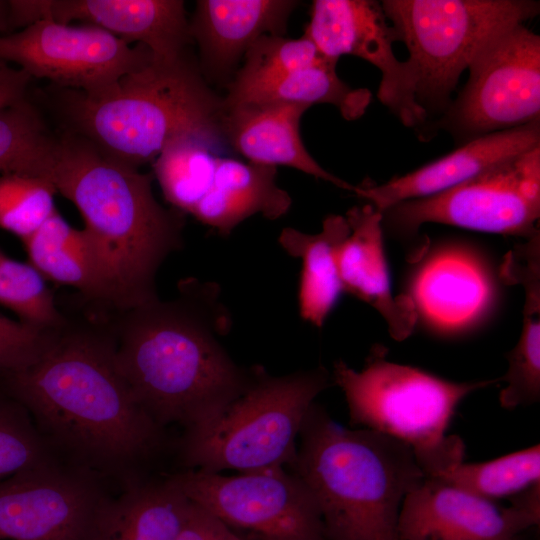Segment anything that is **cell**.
<instances>
[{
    "label": "cell",
    "instance_id": "cell-1",
    "mask_svg": "<svg viewBox=\"0 0 540 540\" xmlns=\"http://www.w3.org/2000/svg\"><path fill=\"white\" fill-rule=\"evenodd\" d=\"M62 327L35 361L8 374L12 396L53 450L66 453L73 464L122 476L126 485L137 481L140 466L162 449L164 427L138 403L120 373L115 339Z\"/></svg>",
    "mask_w": 540,
    "mask_h": 540
},
{
    "label": "cell",
    "instance_id": "cell-2",
    "mask_svg": "<svg viewBox=\"0 0 540 540\" xmlns=\"http://www.w3.org/2000/svg\"><path fill=\"white\" fill-rule=\"evenodd\" d=\"M228 317L213 284L190 280L177 300L126 311L115 339L117 366L160 426L204 425L247 387L251 368L239 367L218 339L228 331Z\"/></svg>",
    "mask_w": 540,
    "mask_h": 540
},
{
    "label": "cell",
    "instance_id": "cell-3",
    "mask_svg": "<svg viewBox=\"0 0 540 540\" xmlns=\"http://www.w3.org/2000/svg\"><path fill=\"white\" fill-rule=\"evenodd\" d=\"M40 177L79 210L109 286L110 304L127 311L158 299L156 272L181 246L183 220L180 212L157 202L153 175L63 131Z\"/></svg>",
    "mask_w": 540,
    "mask_h": 540
},
{
    "label": "cell",
    "instance_id": "cell-4",
    "mask_svg": "<svg viewBox=\"0 0 540 540\" xmlns=\"http://www.w3.org/2000/svg\"><path fill=\"white\" fill-rule=\"evenodd\" d=\"M288 467L313 496L327 540H399L403 501L426 477L408 445L343 427L316 402Z\"/></svg>",
    "mask_w": 540,
    "mask_h": 540
},
{
    "label": "cell",
    "instance_id": "cell-5",
    "mask_svg": "<svg viewBox=\"0 0 540 540\" xmlns=\"http://www.w3.org/2000/svg\"><path fill=\"white\" fill-rule=\"evenodd\" d=\"M63 131L108 157L139 169L174 138L199 134L222 140V100L183 56L153 59L95 94L55 87Z\"/></svg>",
    "mask_w": 540,
    "mask_h": 540
},
{
    "label": "cell",
    "instance_id": "cell-6",
    "mask_svg": "<svg viewBox=\"0 0 540 540\" xmlns=\"http://www.w3.org/2000/svg\"><path fill=\"white\" fill-rule=\"evenodd\" d=\"M376 346L357 371L343 360L333 381L344 393L350 423L408 445L426 477L448 472L464 459L465 446L446 434L459 404L495 381L455 382L387 360Z\"/></svg>",
    "mask_w": 540,
    "mask_h": 540
},
{
    "label": "cell",
    "instance_id": "cell-7",
    "mask_svg": "<svg viewBox=\"0 0 540 540\" xmlns=\"http://www.w3.org/2000/svg\"><path fill=\"white\" fill-rule=\"evenodd\" d=\"M245 390L208 423L185 430L179 457L186 469L239 473L290 465L315 398L330 386L323 367L273 376L251 368Z\"/></svg>",
    "mask_w": 540,
    "mask_h": 540
},
{
    "label": "cell",
    "instance_id": "cell-8",
    "mask_svg": "<svg viewBox=\"0 0 540 540\" xmlns=\"http://www.w3.org/2000/svg\"><path fill=\"white\" fill-rule=\"evenodd\" d=\"M380 4L397 41L407 47L416 100L428 118L445 113L461 74L491 36L540 11L539 2L530 0H385Z\"/></svg>",
    "mask_w": 540,
    "mask_h": 540
},
{
    "label": "cell",
    "instance_id": "cell-9",
    "mask_svg": "<svg viewBox=\"0 0 540 540\" xmlns=\"http://www.w3.org/2000/svg\"><path fill=\"white\" fill-rule=\"evenodd\" d=\"M466 85L433 124L462 145L540 121V36L524 23L491 36L469 64Z\"/></svg>",
    "mask_w": 540,
    "mask_h": 540
},
{
    "label": "cell",
    "instance_id": "cell-10",
    "mask_svg": "<svg viewBox=\"0 0 540 540\" xmlns=\"http://www.w3.org/2000/svg\"><path fill=\"white\" fill-rule=\"evenodd\" d=\"M172 476L191 502L241 540H327L313 496L284 467L233 476L186 469Z\"/></svg>",
    "mask_w": 540,
    "mask_h": 540
},
{
    "label": "cell",
    "instance_id": "cell-11",
    "mask_svg": "<svg viewBox=\"0 0 540 540\" xmlns=\"http://www.w3.org/2000/svg\"><path fill=\"white\" fill-rule=\"evenodd\" d=\"M382 214L405 233L439 223L528 239L539 233L540 145L453 188L399 203Z\"/></svg>",
    "mask_w": 540,
    "mask_h": 540
},
{
    "label": "cell",
    "instance_id": "cell-12",
    "mask_svg": "<svg viewBox=\"0 0 540 540\" xmlns=\"http://www.w3.org/2000/svg\"><path fill=\"white\" fill-rule=\"evenodd\" d=\"M112 502L100 475L55 460L0 481V539L102 540Z\"/></svg>",
    "mask_w": 540,
    "mask_h": 540
},
{
    "label": "cell",
    "instance_id": "cell-13",
    "mask_svg": "<svg viewBox=\"0 0 540 540\" xmlns=\"http://www.w3.org/2000/svg\"><path fill=\"white\" fill-rule=\"evenodd\" d=\"M154 59L142 44L131 46L91 24L44 19L0 36V60L55 87L95 94Z\"/></svg>",
    "mask_w": 540,
    "mask_h": 540
},
{
    "label": "cell",
    "instance_id": "cell-14",
    "mask_svg": "<svg viewBox=\"0 0 540 540\" xmlns=\"http://www.w3.org/2000/svg\"><path fill=\"white\" fill-rule=\"evenodd\" d=\"M304 35L325 58L359 57L381 73L380 102L400 122L424 130L428 117L416 100L415 79L409 63L394 54L397 41L381 4L372 0H315Z\"/></svg>",
    "mask_w": 540,
    "mask_h": 540
},
{
    "label": "cell",
    "instance_id": "cell-15",
    "mask_svg": "<svg viewBox=\"0 0 540 540\" xmlns=\"http://www.w3.org/2000/svg\"><path fill=\"white\" fill-rule=\"evenodd\" d=\"M8 7L10 26L26 27L44 19L83 21L127 44L146 46L158 60L180 58L190 39L180 0H12Z\"/></svg>",
    "mask_w": 540,
    "mask_h": 540
},
{
    "label": "cell",
    "instance_id": "cell-16",
    "mask_svg": "<svg viewBox=\"0 0 540 540\" xmlns=\"http://www.w3.org/2000/svg\"><path fill=\"white\" fill-rule=\"evenodd\" d=\"M530 527L511 505L502 507L425 477L403 501L398 536L399 540H520Z\"/></svg>",
    "mask_w": 540,
    "mask_h": 540
},
{
    "label": "cell",
    "instance_id": "cell-17",
    "mask_svg": "<svg viewBox=\"0 0 540 540\" xmlns=\"http://www.w3.org/2000/svg\"><path fill=\"white\" fill-rule=\"evenodd\" d=\"M539 145L540 121H536L468 141L449 154L383 184L356 186L355 194L383 212L399 203L453 188Z\"/></svg>",
    "mask_w": 540,
    "mask_h": 540
},
{
    "label": "cell",
    "instance_id": "cell-18",
    "mask_svg": "<svg viewBox=\"0 0 540 540\" xmlns=\"http://www.w3.org/2000/svg\"><path fill=\"white\" fill-rule=\"evenodd\" d=\"M494 295L482 260L464 248H446L429 257L416 272L411 295L416 312L443 332L464 330L489 309Z\"/></svg>",
    "mask_w": 540,
    "mask_h": 540
},
{
    "label": "cell",
    "instance_id": "cell-19",
    "mask_svg": "<svg viewBox=\"0 0 540 540\" xmlns=\"http://www.w3.org/2000/svg\"><path fill=\"white\" fill-rule=\"evenodd\" d=\"M223 103V102H222ZM309 107L282 102L223 104V139L249 162L288 166L355 193L356 186L331 174L307 151L300 136V120Z\"/></svg>",
    "mask_w": 540,
    "mask_h": 540
},
{
    "label": "cell",
    "instance_id": "cell-20",
    "mask_svg": "<svg viewBox=\"0 0 540 540\" xmlns=\"http://www.w3.org/2000/svg\"><path fill=\"white\" fill-rule=\"evenodd\" d=\"M350 227L336 261L342 290L373 307L397 341L413 331L417 312L409 296H394L383 245V215L371 204L346 213Z\"/></svg>",
    "mask_w": 540,
    "mask_h": 540
},
{
    "label": "cell",
    "instance_id": "cell-21",
    "mask_svg": "<svg viewBox=\"0 0 540 540\" xmlns=\"http://www.w3.org/2000/svg\"><path fill=\"white\" fill-rule=\"evenodd\" d=\"M297 5L289 0H200L189 35L197 41L207 69L221 75L261 36H284Z\"/></svg>",
    "mask_w": 540,
    "mask_h": 540
},
{
    "label": "cell",
    "instance_id": "cell-22",
    "mask_svg": "<svg viewBox=\"0 0 540 540\" xmlns=\"http://www.w3.org/2000/svg\"><path fill=\"white\" fill-rule=\"evenodd\" d=\"M275 177L276 167L220 156L212 185L191 215L220 234L255 214L276 220L288 212L291 198Z\"/></svg>",
    "mask_w": 540,
    "mask_h": 540
},
{
    "label": "cell",
    "instance_id": "cell-23",
    "mask_svg": "<svg viewBox=\"0 0 540 540\" xmlns=\"http://www.w3.org/2000/svg\"><path fill=\"white\" fill-rule=\"evenodd\" d=\"M350 227L345 216L329 215L316 234L284 228L278 241L291 256L301 260L299 311L301 317L321 327L335 306L342 290L336 253Z\"/></svg>",
    "mask_w": 540,
    "mask_h": 540
},
{
    "label": "cell",
    "instance_id": "cell-24",
    "mask_svg": "<svg viewBox=\"0 0 540 540\" xmlns=\"http://www.w3.org/2000/svg\"><path fill=\"white\" fill-rule=\"evenodd\" d=\"M189 506L172 475L139 479L113 499L102 540H177Z\"/></svg>",
    "mask_w": 540,
    "mask_h": 540
},
{
    "label": "cell",
    "instance_id": "cell-25",
    "mask_svg": "<svg viewBox=\"0 0 540 540\" xmlns=\"http://www.w3.org/2000/svg\"><path fill=\"white\" fill-rule=\"evenodd\" d=\"M22 242L29 262L46 279L110 304L106 277L84 229L72 227L57 209Z\"/></svg>",
    "mask_w": 540,
    "mask_h": 540
},
{
    "label": "cell",
    "instance_id": "cell-26",
    "mask_svg": "<svg viewBox=\"0 0 540 540\" xmlns=\"http://www.w3.org/2000/svg\"><path fill=\"white\" fill-rule=\"evenodd\" d=\"M336 61L322 58L318 62L245 93L224 105L242 102H282L305 105L331 104L343 118H360L371 102V92L364 88H352L343 82L336 72Z\"/></svg>",
    "mask_w": 540,
    "mask_h": 540
},
{
    "label": "cell",
    "instance_id": "cell-27",
    "mask_svg": "<svg viewBox=\"0 0 540 540\" xmlns=\"http://www.w3.org/2000/svg\"><path fill=\"white\" fill-rule=\"evenodd\" d=\"M221 140L185 134L171 140L155 158L154 175L165 199L179 212L191 214L209 191Z\"/></svg>",
    "mask_w": 540,
    "mask_h": 540
},
{
    "label": "cell",
    "instance_id": "cell-28",
    "mask_svg": "<svg viewBox=\"0 0 540 540\" xmlns=\"http://www.w3.org/2000/svg\"><path fill=\"white\" fill-rule=\"evenodd\" d=\"M445 483L496 502L540 482V445L479 463L461 462L437 477Z\"/></svg>",
    "mask_w": 540,
    "mask_h": 540
},
{
    "label": "cell",
    "instance_id": "cell-29",
    "mask_svg": "<svg viewBox=\"0 0 540 540\" xmlns=\"http://www.w3.org/2000/svg\"><path fill=\"white\" fill-rule=\"evenodd\" d=\"M57 134L27 98L0 110V175H41Z\"/></svg>",
    "mask_w": 540,
    "mask_h": 540
},
{
    "label": "cell",
    "instance_id": "cell-30",
    "mask_svg": "<svg viewBox=\"0 0 540 540\" xmlns=\"http://www.w3.org/2000/svg\"><path fill=\"white\" fill-rule=\"evenodd\" d=\"M322 58L324 56L304 34L297 39L263 35L244 54L243 66L223 101L235 100Z\"/></svg>",
    "mask_w": 540,
    "mask_h": 540
},
{
    "label": "cell",
    "instance_id": "cell-31",
    "mask_svg": "<svg viewBox=\"0 0 540 540\" xmlns=\"http://www.w3.org/2000/svg\"><path fill=\"white\" fill-rule=\"evenodd\" d=\"M46 278L28 261L20 262L0 250V304L33 327L52 331L64 325Z\"/></svg>",
    "mask_w": 540,
    "mask_h": 540
},
{
    "label": "cell",
    "instance_id": "cell-32",
    "mask_svg": "<svg viewBox=\"0 0 540 540\" xmlns=\"http://www.w3.org/2000/svg\"><path fill=\"white\" fill-rule=\"evenodd\" d=\"M56 193L53 184L43 177L19 173L0 175V229L26 240L56 210Z\"/></svg>",
    "mask_w": 540,
    "mask_h": 540
},
{
    "label": "cell",
    "instance_id": "cell-33",
    "mask_svg": "<svg viewBox=\"0 0 540 540\" xmlns=\"http://www.w3.org/2000/svg\"><path fill=\"white\" fill-rule=\"evenodd\" d=\"M18 401L0 397V481L58 460Z\"/></svg>",
    "mask_w": 540,
    "mask_h": 540
},
{
    "label": "cell",
    "instance_id": "cell-34",
    "mask_svg": "<svg viewBox=\"0 0 540 540\" xmlns=\"http://www.w3.org/2000/svg\"><path fill=\"white\" fill-rule=\"evenodd\" d=\"M508 370L499 401L505 409L530 405L540 397V330L521 329L517 344L508 354Z\"/></svg>",
    "mask_w": 540,
    "mask_h": 540
},
{
    "label": "cell",
    "instance_id": "cell-35",
    "mask_svg": "<svg viewBox=\"0 0 540 540\" xmlns=\"http://www.w3.org/2000/svg\"><path fill=\"white\" fill-rule=\"evenodd\" d=\"M55 330H42L0 314V371L9 374L30 365Z\"/></svg>",
    "mask_w": 540,
    "mask_h": 540
},
{
    "label": "cell",
    "instance_id": "cell-36",
    "mask_svg": "<svg viewBox=\"0 0 540 540\" xmlns=\"http://www.w3.org/2000/svg\"><path fill=\"white\" fill-rule=\"evenodd\" d=\"M177 540H241L215 516L190 501L184 526Z\"/></svg>",
    "mask_w": 540,
    "mask_h": 540
},
{
    "label": "cell",
    "instance_id": "cell-37",
    "mask_svg": "<svg viewBox=\"0 0 540 540\" xmlns=\"http://www.w3.org/2000/svg\"><path fill=\"white\" fill-rule=\"evenodd\" d=\"M30 80L24 70L0 60V110L27 98Z\"/></svg>",
    "mask_w": 540,
    "mask_h": 540
},
{
    "label": "cell",
    "instance_id": "cell-38",
    "mask_svg": "<svg viewBox=\"0 0 540 540\" xmlns=\"http://www.w3.org/2000/svg\"><path fill=\"white\" fill-rule=\"evenodd\" d=\"M10 26L8 2L0 1V31H4Z\"/></svg>",
    "mask_w": 540,
    "mask_h": 540
}]
</instances>
